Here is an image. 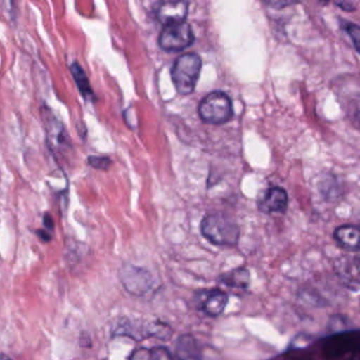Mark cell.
I'll list each match as a JSON object with an SVG mask.
<instances>
[{
	"mask_svg": "<svg viewBox=\"0 0 360 360\" xmlns=\"http://www.w3.org/2000/svg\"><path fill=\"white\" fill-rule=\"evenodd\" d=\"M201 233L214 245L233 246L239 241L240 227L227 214L212 212L202 220Z\"/></svg>",
	"mask_w": 360,
	"mask_h": 360,
	"instance_id": "6da1fadb",
	"label": "cell"
},
{
	"mask_svg": "<svg viewBox=\"0 0 360 360\" xmlns=\"http://www.w3.org/2000/svg\"><path fill=\"white\" fill-rule=\"evenodd\" d=\"M202 69V60L195 52L183 54L174 64L172 70V81L176 91L188 96L195 91Z\"/></svg>",
	"mask_w": 360,
	"mask_h": 360,
	"instance_id": "7a4b0ae2",
	"label": "cell"
},
{
	"mask_svg": "<svg viewBox=\"0 0 360 360\" xmlns=\"http://www.w3.org/2000/svg\"><path fill=\"white\" fill-rule=\"evenodd\" d=\"M199 115L202 121L210 125H222L231 121L233 108L229 94L214 91L206 96L200 103Z\"/></svg>",
	"mask_w": 360,
	"mask_h": 360,
	"instance_id": "3957f363",
	"label": "cell"
},
{
	"mask_svg": "<svg viewBox=\"0 0 360 360\" xmlns=\"http://www.w3.org/2000/svg\"><path fill=\"white\" fill-rule=\"evenodd\" d=\"M359 351L357 332L337 333L323 345L326 360H353Z\"/></svg>",
	"mask_w": 360,
	"mask_h": 360,
	"instance_id": "277c9868",
	"label": "cell"
},
{
	"mask_svg": "<svg viewBox=\"0 0 360 360\" xmlns=\"http://www.w3.org/2000/svg\"><path fill=\"white\" fill-rule=\"evenodd\" d=\"M195 41L193 29L186 22L166 25L159 37V45L167 52H179L187 49Z\"/></svg>",
	"mask_w": 360,
	"mask_h": 360,
	"instance_id": "5b68a950",
	"label": "cell"
},
{
	"mask_svg": "<svg viewBox=\"0 0 360 360\" xmlns=\"http://www.w3.org/2000/svg\"><path fill=\"white\" fill-rule=\"evenodd\" d=\"M41 112L43 123L45 125L46 134H47L48 145L51 150L58 151V153L68 150L71 144L69 142L68 134H67L62 122L46 105L41 107Z\"/></svg>",
	"mask_w": 360,
	"mask_h": 360,
	"instance_id": "8992f818",
	"label": "cell"
},
{
	"mask_svg": "<svg viewBox=\"0 0 360 360\" xmlns=\"http://www.w3.org/2000/svg\"><path fill=\"white\" fill-rule=\"evenodd\" d=\"M120 279L125 290L134 296L146 294L153 286L151 274L136 265H124L120 271Z\"/></svg>",
	"mask_w": 360,
	"mask_h": 360,
	"instance_id": "52a82bcc",
	"label": "cell"
},
{
	"mask_svg": "<svg viewBox=\"0 0 360 360\" xmlns=\"http://www.w3.org/2000/svg\"><path fill=\"white\" fill-rule=\"evenodd\" d=\"M195 302L205 315L214 318L225 311L229 296L221 290H200L195 295Z\"/></svg>",
	"mask_w": 360,
	"mask_h": 360,
	"instance_id": "ba28073f",
	"label": "cell"
},
{
	"mask_svg": "<svg viewBox=\"0 0 360 360\" xmlns=\"http://www.w3.org/2000/svg\"><path fill=\"white\" fill-rule=\"evenodd\" d=\"M188 1H161L155 8V18L164 26L174 22H185L188 13Z\"/></svg>",
	"mask_w": 360,
	"mask_h": 360,
	"instance_id": "9c48e42d",
	"label": "cell"
},
{
	"mask_svg": "<svg viewBox=\"0 0 360 360\" xmlns=\"http://www.w3.org/2000/svg\"><path fill=\"white\" fill-rule=\"evenodd\" d=\"M288 204V197L286 191L281 187H271L259 201L258 208L264 214H275L285 212Z\"/></svg>",
	"mask_w": 360,
	"mask_h": 360,
	"instance_id": "30bf717a",
	"label": "cell"
},
{
	"mask_svg": "<svg viewBox=\"0 0 360 360\" xmlns=\"http://www.w3.org/2000/svg\"><path fill=\"white\" fill-rule=\"evenodd\" d=\"M337 276L345 284H349V288L355 285L356 290L359 285V263L358 259H347V257L339 260L335 264Z\"/></svg>",
	"mask_w": 360,
	"mask_h": 360,
	"instance_id": "8fae6325",
	"label": "cell"
},
{
	"mask_svg": "<svg viewBox=\"0 0 360 360\" xmlns=\"http://www.w3.org/2000/svg\"><path fill=\"white\" fill-rule=\"evenodd\" d=\"M359 229L355 225H341L334 231L335 241L339 246L347 250L357 252L359 250Z\"/></svg>",
	"mask_w": 360,
	"mask_h": 360,
	"instance_id": "7c38bea8",
	"label": "cell"
},
{
	"mask_svg": "<svg viewBox=\"0 0 360 360\" xmlns=\"http://www.w3.org/2000/svg\"><path fill=\"white\" fill-rule=\"evenodd\" d=\"M178 360H198L200 358V347L193 335L185 334L179 337L174 351Z\"/></svg>",
	"mask_w": 360,
	"mask_h": 360,
	"instance_id": "4fadbf2b",
	"label": "cell"
},
{
	"mask_svg": "<svg viewBox=\"0 0 360 360\" xmlns=\"http://www.w3.org/2000/svg\"><path fill=\"white\" fill-rule=\"evenodd\" d=\"M221 284L236 290H248L250 284V271L245 267H237L219 278Z\"/></svg>",
	"mask_w": 360,
	"mask_h": 360,
	"instance_id": "5bb4252c",
	"label": "cell"
},
{
	"mask_svg": "<svg viewBox=\"0 0 360 360\" xmlns=\"http://www.w3.org/2000/svg\"><path fill=\"white\" fill-rule=\"evenodd\" d=\"M70 71L75 83H77V88H79V94L83 96L85 100L94 102L96 100V94H94V89H92L91 85H90L89 79H88L83 67L79 65V62L75 60V62L71 64Z\"/></svg>",
	"mask_w": 360,
	"mask_h": 360,
	"instance_id": "9a60e30c",
	"label": "cell"
},
{
	"mask_svg": "<svg viewBox=\"0 0 360 360\" xmlns=\"http://www.w3.org/2000/svg\"><path fill=\"white\" fill-rule=\"evenodd\" d=\"M111 161L110 158L106 157V155H90L88 158V164L94 169L98 170H107L110 167Z\"/></svg>",
	"mask_w": 360,
	"mask_h": 360,
	"instance_id": "2e32d148",
	"label": "cell"
},
{
	"mask_svg": "<svg viewBox=\"0 0 360 360\" xmlns=\"http://www.w3.org/2000/svg\"><path fill=\"white\" fill-rule=\"evenodd\" d=\"M149 360H174L172 352L166 347H153L149 352Z\"/></svg>",
	"mask_w": 360,
	"mask_h": 360,
	"instance_id": "e0dca14e",
	"label": "cell"
},
{
	"mask_svg": "<svg viewBox=\"0 0 360 360\" xmlns=\"http://www.w3.org/2000/svg\"><path fill=\"white\" fill-rule=\"evenodd\" d=\"M341 26H342V29L347 31L349 37H351L352 41H353L354 46H355V49L357 50V52L359 51V27L357 25L347 22H341Z\"/></svg>",
	"mask_w": 360,
	"mask_h": 360,
	"instance_id": "ac0fdd59",
	"label": "cell"
},
{
	"mask_svg": "<svg viewBox=\"0 0 360 360\" xmlns=\"http://www.w3.org/2000/svg\"><path fill=\"white\" fill-rule=\"evenodd\" d=\"M44 226L46 227L48 231H54V220L49 212H46L45 216H44Z\"/></svg>",
	"mask_w": 360,
	"mask_h": 360,
	"instance_id": "d6986e66",
	"label": "cell"
},
{
	"mask_svg": "<svg viewBox=\"0 0 360 360\" xmlns=\"http://www.w3.org/2000/svg\"><path fill=\"white\" fill-rule=\"evenodd\" d=\"M336 5L338 7L341 8V10L347 12L355 11V6L353 4L349 3V1H341V3H336Z\"/></svg>",
	"mask_w": 360,
	"mask_h": 360,
	"instance_id": "ffe728a7",
	"label": "cell"
},
{
	"mask_svg": "<svg viewBox=\"0 0 360 360\" xmlns=\"http://www.w3.org/2000/svg\"><path fill=\"white\" fill-rule=\"evenodd\" d=\"M37 235L39 236L41 241L49 242L51 240V233H48L45 229H39L37 231Z\"/></svg>",
	"mask_w": 360,
	"mask_h": 360,
	"instance_id": "44dd1931",
	"label": "cell"
},
{
	"mask_svg": "<svg viewBox=\"0 0 360 360\" xmlns=\"http://www.w3.org/2000/svg\"><path fill=\"white\" fill-rule=\"evenodd\" d=\"M0 360H12L9 356L5 355V354H0Z\"/></svg>",
	"mask_w": 360,
	"mask_h": 360,
	"instance_id": "7402d4cb",
	"label": "cell"
}]
</instances>
